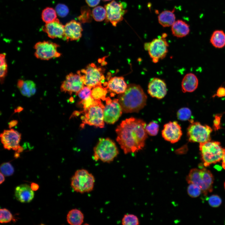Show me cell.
I'll use <instances>...</instances> for the list:
<instances>
[{"mask_svg": "<svg viewBox=\"0 0 225 225\" xmlns=\"http://www.w3.org/2000/svg\"><path fill=\"white\" fill-rule=\"evenodd\" d=\"M146 125L143 120L131 117L118 126L116 140L125 154L137 152L144 147L148 137Z\"/></svg>", "mask_w": 225, "mask_h": 225, "instance_id": "cell-1", "label": "cell"}, {"mask_svg": "<svg viewBox=\"0 0 225 225\" xmlns=\"http://www.w3.org/2000/svg\"><path fill=\"white\" fill-rule=\"evenodd\" d=\"M0 184H1L2 183L5 181V178L4 176V175L2 174L1 172H0Z\"/></svg>", "mask_w": 225, "mask_h": 225, "instance_id": "cell-47", "label": "cell"}, {"mask_svg": "<svg viewBox=\"0 0 225 225\" xmlns=\"http://www.w3.org/2000/svg\"><path fill=\"white\" fill-rule=\"evenodd\" d=\"M191 116V112L187 108H183L179 109L177 113L178 118L181 121L188 120Z\"/></svg>", "mask_w": 225, "mask_h": 225, "instance_id": "cell-37", "label": "cell"}, {"mask_svg": "<svg viewBox=\"0 0 225 225\" xmlns=\"http://www.w3.org/2000/svg\"><path fill=\"white\" fill-rule=\"evenodd\" d=\"M128 86L123 77L115 76L110 78L105 87L113 92L120 94L126 91Z\"/></svg>", "mask_w": 225, "mask_h": 225, "instance_id": "cell-21", "label": "cell"}, {"mask_svg": "<svg viewBox=\"0 0 225 225\" xmlns=\"http://www.w3.org/2000/svg\"><path fill=\"white\" fill-rule=\"evenodd\" d=\"M21 136L20 133L13 129L4 130L1 133L0 137L4 148L17 151L21 146L19 143Z\"/></svg>", "mask_w": 225, "mask_h": 225, "instance_id": "cell-15", "label": "cell"}, {"mask_svg": "<svg viewBox=\"0 0 225 225\" xmlns=\"http://www.w3.org/2000/svg\"><path fill=\"white\" fill-rule=\"evenodd\" d=\"M122 223L123 225H138L139 222L138 218L135 215L127 214L123 216Z\"/></svg>", "mask_w": 225, "mask_h": 225, "instance_id": "cell-33", "label": "cell"}, {"mask_svg": "<svg viewBox=\"0 0 225 225\" xmlns=\"http://www.w3.org/2000/svg\"><path fill=\"white\" fill-rule=\"evenodd\" d=\"M148 92L153 98L162 99L167 93L166 84L163 80L158 78H154L149 83Z\"/></svg>", "mask_w": 225, "mask_h": 225, "instance_id": "cell-17", "label": "cell"}, {"mask_svg": "<svg viewBox=\"0 0 225 225\" xmlns=\"http://www.w3.org/2000/svg\"><path fill=\"white\" fill-rule=\"evenodd\" d=\"M59 47L58 44L50 41L38 42L34 46V55L38 59L44 60L59 58L61 55L58 51Z\"/></svg>", "mask_w": 225, "mask_h": 225, "instance_id": "cell-11", "label": "cell"}, {"mask_svg": "<svg viewBox=\"0 0 225 225\" xmlns=\"http://www.w3.org/2000/svg\"><path fill=\"white\" fill-rule=\"evenodd\" d=\"M159 126L155 121L150 122L145 127V129L148 134L152 136L156 135L159 131Z\"/></svg>", "mask_w": 225, "mask_h": 225, "instance_id": "cell-35", "label": "cell"}, {"mask_svg": "<svg viewBox=\"0 0 225 225\" xmlns=\"http://www.w3.org/2000/svg\"><path fill=\"white\" fill-rule=\"evenodd\" d=\"M15 195L16 199L23 203L30 202L33 198L34 193L29 186L22 184L17 186L15 191Z\"/></svg>", "mask_w": 225, "mask_h": 225, "instance_id": "cell-20", "label": "cell"}, {"mask_svg": "<svg viewBox=\"0 0 225 225\" xmlns=\"http://www.w3.org/2000/svg\"><path fill=\"white\" fill-rule=\"evenodd\" d=\"M199 148L204 165L206 167L222 160L225 151L220 143L216 141L200 143Z\"/></svg>", "mask_w": 225, "mask_h": 225, "instance_id": "cell-5", "label": "cell"}, {"mask_svg": "<svg viewBox=\"0 0 225 225\" xmlns=\"http://www.w3.org/2000/svg\"><path fill=\"white\" fill-rule=\"evenodd\" d=\"M84 84L80 74L72 72L67 75L62 82L60 89L61 92H67L70 95L78 92L84 86Z\"/></svg>", "mask_w": 225, "mask_h": 225, "instance_id": "cell-14", "label": "cell"}, {"mask_svg": "<svg viewBox=\"0 0 225 225\" xmlns=\"http://www.w3.org/2000/svg\"><path fill=\"white\" fill-rule=\"evenodd\" d=\"M190 30L189 25L181 20L175 21L171 27L172 35L178 38L186 36L189 33Z\"/></svg>", "mask_w": 225, "mask_h": 225, "instance_id": "cell-24", "label": "cell"}, {"mask_svg": "<svg viewBox=\"0 0 225 225\" xmlns=\"http://www.w3.org/2000/svg\"><path fill=\"white\" fill-rule=\"evenodd\" d=\"M92 88L89 86H84L77 94L82 100L87 99L91 96Z\"/></svg>", "mask_w": 225, "mask_h": 225, "instance_id": "cell-40", "label": "cell"}, {"mask_svg": "<svg viewBox=\"0 0 225 225\" xmlns=\"http://www.w3.org/2000/svg\"><path fill=\"white\" fill-rule=\"evenodd\" d=\"M210 42L215 48H221L225 46V33L221 30H216L212 33Z\"/></svg>", "mask_w": 225, "mask_h": 225, "instance_id": "cell-27", "label": "cell"}, {"mask_svg": "<svg viewBox=\"0 0 225 225\" xmlns=\"http://www.w3.org/2000/svg\"><path fill=\"white\" fill-rule=\"evenodd\" d=\"M118 99L123 112H137L146 105L147 96L140 86L132 83L123 93L119 94Z\"/></svg>", "mask_w": 225, "mask_h": 225, "instance_id": "cell-2", "label": "cell"}, {"mask_svg": "<svg viewBox=\"0 0 225 225\" xmlns=\"http://www.w3.org/2000/svg\"><path fill=\"white\" fill-rule=\"evenodd\" d=\"M83 29L80 22L72 20L64 25V40L78 41L81 37Z\"/></svg>", "mask_w": 225, "mask_h": 225, "instance_id": "cell-18", "label": "cell"}, {"mask_svg": "<svg viewBox=\"0 0 225 225\" xmlns=\"http://www.w3.org/2000/svg\"><path fill=\"white\" fill-rule=\"evenodd\" d=\"M222 167L225 169V151L223 154V155L222 159Z\"/></svg>", "mask_w": 225, "mask_h": 225, "instance_id": "cell-46", "label": "cell"}, {"mask_svg": "<svg viewBox=\"0 0 225 225\" xmlns=\"http://www.w3.org/2000/svg\"><path fill=\"white\" fill-rule=\"evenodd\" d=\"M216 95L218 97H222L225 96V88L221 87L217 90Z\"/></svg>", "mask_w": 225, "mask_h": 225, "instance_id": "cell-43", "label": "cell"}, {"mask_svg": "<svg viewBox=\"0 0 225 225\" xmlns=\"http://www.w3.org/2000/svg\"><path fill=\"white\" fill-rule=\"evenodd\" d=\"M95 179L93 175L84 169L77 170L71 178V185L73 190L81 193L92 191Z\"/></svg>", "mask_w": 225, "mask_h": 225, "instance_id": "cell-6", "label": "cell"}, {"mask_svg": "<svg viewBox=\"0 0 225 225\" xmlns=\"http://www.w3.org/2000/svg\"><path fill=\"white\" fill-rule=\"evenodd\" d=\"M105 106L101 100H95L93 103L87 108L84 109L82 112L84 114L81 119L83 127L85 124L103 128L104 126L103 111Z\"/></svg>", "mask_w": 225, "mask_h": 225, "instance_id": "cell-4", "label": "cell"}, {"mask_svg": "<svg viewBox=\"0 0 225 225\" xmlns=\"http://www.w3.org/2000/svg\"><path fill=\"white\" fill-rule=\"evenodd\" d=\"M18 122L16 120H13L11 121L9 123V127L10 128H11L14 127L18 124Z\"/></svg>", "mask_w": 225, "mask_h": 225, "instance_id": "cell-45", "label": "cell"}, {"mask_svg": "<svg viewBox=\"0 0 225 225\" xmlns=\"http://www.w3.org/2000/svg\"><path fill=\"white\" fill-rule=\"evenodd\" d=\"M108 89L102 85L96 86L92 90L91 96L95 100H105Z\"/></svg>", "mask_w": 225, "mask_h": 225, "instance_id": "cell-30", "label": "cell"}, {"mask_svg": "<svg viewBox=\"0 0 225 225\" xmlns=\"http://www.w3.org/2000/svg\"><path fill=\"white\" fill-rule=\"evenodd\" d=\"M6 55L5 53H2L0 55V78L1 83L3 82L8 72V65L6 62Z\"/></svg>", "mask_w": 225, "mask_h": 225, "instance_id": "cell-32", "label": "cell"}, {"mask_svg": "<svg viewBox=\"0 0 225 225\" xmlns=\"http://www.w3.org/2000/svg\"><path fill=\"white\" fill-rule=\"evenodd\" d=\"M212 128L208 125H203L198 122H191L187 129V136L192 142H205L210 141Z\"/></svg>", "mask_w": 225, "mask_h": 225, "instance_id": "cell-10", "label": "cell"}, {"mask_svg": "<svg viewBox=\"0 0 225 225\" xmlns=\"http://www.w3.org/2000/svg\"><path fill=\"white\" fill-rule=\"evenodd\" d=\"M0 222L1 223H8L13 219V216L11 212L6 208L0 210Z\"/></svg>", "mask_w": 225, "mask_h": 225, "instance_id": "cell-36", "label": "cell"}, {"mask_svg": "<svg viewBox=\"0 0 225 225\" xmlns=\"http://www.w3.org/2000/svg\"><path fill=\"white\" fill-rule=\"evenodd\" d=\"M19 156V153L16 152L14 154V157L15 158H18Z\"/></svg>", "mask_w": 225, "mask_h": 225, "instance_id": "cell-49", "label": "cell"}, {"mask_svg": "<svg viewBox=\"0 0 225 225\" xmlns=\"http://www.w3.org/2000/svg\"><path fill=\"white\" fill-rule=\"evenodd\" d=\"M30 187L32 189L33 191H37L39 188L38 184L34 182L32 183Z\"/></svg>", "mask_w": 225, "mask_h": 225, "instance_id": "cell-44", "label": "cell"}, {"mask_svg": "<svg viewBox=\"0 0 225 225\" xmlns=\"http://www.w3.org/2000/svg\"><path fill=\"white\" fill-rule=\"evenodd\" d=\"M88 6L93 7L97 5L100 2V0H85Z\"/></svg>", "mask_w": 225, "mask_h": 225, "instance_id": "cell-42", "label": "cell"}, {"mask_svg": "<svg viewBox=\"0 0 225 225\" xmlns=\"http://www.w3.org/2000/svg\"><path fill=\"white\" fill-rule=\"evenodd\" d=\"M188 183L198 186L205 195L212 190L214 178L210 171L205 168H194L191 169L186 178Z\"/></svg>", "mask_w": 225, "mask_h": 225, "instance_id": "cell-3", "label": "cell"}, {"mask_svg": "<svg viewBox=\"0 0 225 225\" xmlns=\"http://www.w3.org/2000/svg\"><path fill=\"white\" fill-rule=\"evenodd\" d=\"M127 4L124 2H118L114 0L105 6L106 11V22H110L114 27L122 21L127 11L125 9Z\"/></svg>", "mask_w": 225, "mask_h": 225, "instance_id": "cell-12", "label": "cell"}, {"mask_svg": "<svg viewBox=\"0 0 225 225\" xmlns=\"http://www.w3.org/2000/svg\"><path fill=\"white\" fill-rule=\"evenodd\" d=\"M167 36V34L164 33L161 36L144 44V48L148 51L154 63H157L159 60L163 59L168 52L169 44L165 38Z\"/></svg>", "mask_w": 225, "mask_h": 225, "instance_id": "cell-8", "label": "cell"}, {"mask_svg": "<svg viewBox=\"0 0 225 225\" xmlns=\"http://www.w3.org/2000/svg\"><path fill=\"white\" fill-rule=\"evenodd\" d=\"M102 69L97 67L94 63L88 64L85 68L78 71L84 84L93 88L96 86L102 85L105 81Z\"/></svg>", "mask_w": 225, "mask_h": 225, "instance_id": "cell-9", "label": "cell"}, {"mask_svg": "<svg viewBox=\"0 0 225 225\" xmlns=\"http://www.w3.org/2000/svg\"><path fill=\"white\" fill-rule=\"evenodd\" d=\"M57 13L56 10L51 7H47L42 11L41 18L44 22L48 23L55 21L57 18Z\"/></svg>", "mask_w": 225, "mask_h": 225, "instance_id": "cell-28", "label": "cell"}, {"mask_svg": "<svg viewBox=\"0 0 225 225\" xmlns=\"http://www.w3.org/2000/svg\"><path fill=\"white\" fill-rule=\"evenodd\" d=\"M23 109L22 107H18L15 110L14 112H19L22 111Z\"/></svg>", "mask_w": 225, "mask_h": 225, "instance_id": "cell-48", "label": "cell"}, {"mask_svg": "<svg viewBox=\"0 0 225 225\" xmlns=\"http://www.w3.org/2000/svg\"><path fill=\"white\" fill-rule=\"evenodd\" d=\"M42 30L51 38L64 39V25L57 18L52 22L46 23L42 28Z\"/></svg>", "mask_w": 225, "mask_h": 225, "instance_id": "cell-19", "label": "cell"}, {"mask_svg": "<svg viewBox=\"0 0 225 225\" xmlns=\"http://www.w3.org/2000/svg\"><path fill=\"white\" fill-rule=\"evenodd\" d=\"M84 216L79 210L75 208L70 210L67 216L68 222L71 225H81L83 222Z\"/></svg>", "mask_w": 225, "mask_h": 225, "instance_id": "cell-26", "label": "cell"}, {"mask_svg": "<svg viewBox=\"0 0 225 225\" xmlns=\"http://www.w3.org/2000/svg\"><path fill=\"white\" fill-rule=\"evenodd\" d=\"M175 9L172 11L165 10L161 12L158 17L159 23L164 27L172 26L175 21L176 17L174 13Z\"/></svg>", "mask_w": 225, "mask_h": 225, "instance_id": "cell-25", "label": "cell"}, {"mask_svg": "<svg viewBox=\"0 0 225 225\" xmlns=\"http://www.w3.org/2000/svg\"><path fill=\"white\" fill-rule=\"evenodd\" d=\"M103 0V1H110V0Z\"/></svg>", "mask_w": 225, "mask_h": 225, "instance_id": "cell-50", "label": "cell"}, {"mask_svg": "<svg viewBox=\"0 0 225 225\" xmlns=\"http://www.w3.org/2000/svg\"><path fill=\"white\" fill-rule=\"evenodd\" d=\"M198 80L196 76L192 73H187L183 77L181 83L183 92H192L197 88Z\"/></svg>", "mask_w": 225, "mask_h": 225, "instance_id": "cell-22", "label": "cell"}, {"mask_svg": "<svg viewBox=\"0 0 225 225\" xmlns=\"http://www.w3.org/2000/svg\"><path fill=\"white\" fill-rule=\"evenodd\" d=\"M208 201L209 204L212 207L217 208L219 207L222 203V200L217 195H213L208 198Z\"/></svg>", "mask_w": 225, "mask_h": 225, "instance_id": "cell-41", "label": "cell"}, {"mask_svg": "<svg viewBox=\"0 0 225 225\" xmlns=\"http://www.w3.org/2000/svg\"><path fill=\"white\" fill-rule=\"evenodd\" d=\"M188 194L192 198H196L199 196L202 192L200 188L198 185L193 183L189 184L188 187Z\"/></svg>", "mask_w": 225, "mask_h": 225, "instance_id": "cell-34", "label": "cell"}, {"mask_svg": "<svg viewBox=\"0 0 225 225\" xmlns=\"http://www.w3.org/2000/svg\"><path fill=\"white\" fill-rule=\"evenodd\" d=\"M106 104L103 111L104 120L108 124H113L121 115L122 110L118 99H111L106 98Z\"/></svg>", "mask_w": 225, "mask_h": 225, "instance_id": "cell-13", "label": "cell"}, {"mask_svg": "<svg viewBox=\"0 0 225 225\" xmlns=\"http://www.w3.org/2000/svg\"><path fill=\"white\" fill-rule=\"evenodd\" d=\"M55 10L58 15L62 18L66 17L68 14L69 10L68 7L65 5L59 3L56 7Z\"/></svg>", "mask_w": 225, "mask_h": 225, "instance_id": "cell-39", "label": "cell"}, {"mask_svg": "<svg viewBox=\"0 0 225 225\" xmlns=\"http://www.w3.org/2000/svg\"><path fill=\"white\" fill-rule=\"evenodd\" d=\"M92 17L96 21L101 22L106 19V11L105 8L98 6L94 8L92 11Z\"/></svg>", "mask_w": 225, "mask_h": 225, "instance_id": "cell-31", "label": "cell"}, {"mask_svg": "<svg viewBox=\"0 0 225 225\" xmlns=\"http://www.w3.org/2000/svg\"><path fill=\"white\" fill-rule=\"evenodd\" d=\"M224 188H225V182L224 183Z\"/></svg>", "mask_w": 225, "mask_h": 225, "instance_id": "cell-51", "label": "cell"}, {"mask_svg": "<svg viewBox=\"0 0 225 225\" xmlns=\"http://www.w3.org/2000/svg\"><path fill=\"white\" fill-rule=\"evenodd\" d=\"M17 86L21 94L27 97H30L34 95L36 92L35 83L31 80H18Z\"/></svg>", "mask_w": 225, "mask_h": 225, "instance_id": "cell-23", "label": "cell"}, {"mask_svg": "<svg viewBox=\"0 0 225 225\" xmlns=\"http://www.w3.org/2000/svg\"><path fill=\"white\" fill-rule=\"evenodd\" d=\"M81 14L77 17L80 22L84 23L91 22L92 20V13L90 8L87 6L82 7L80 9Z\"/></svg>", "mask_w": 225, "mask_h": 225, "instance_id": "cell-29", "label": "cell"}, {"mask_svg": "<svg viewBox=\"0 0 225 225\" xmlns=\"http://www.w3.org/2000/svg\"><path fill=\"white\" fill-rule=\"evenodd\" d=\"M162 135L165 140L172 143H176L182 136L181 127L176 121L170 122L164 125Z\"/></svg>", "mask_w": 225, "mask_h": 225, "instance_id": "cell-16", "label": "cell"}, {"mask_svg": "<svg viewBox=\"0 0 225 225\" xmlns=\"http://www.w3.org/2000/svg\"><path fill=\"white\" fill-rule=\"evenodd\" d=\"M1 172L4 175L9 176L12 175L14 169L12 165L9 162L2 163L0 166Z\"/></svg>", "mask_w": 225, "mask_h": 225, "instance_id": "cell-38", "label": "cell"}, {"mask_svg": "<svg viewBox=\"0 0 225 225\" xmlns=\"http://www.w3.org/2000/svg\"><path fill=\"white\" fill-rule=\"evenodd\" d=\"M119 152L114 142L109 138L100 139L94 148L93 158L109 163L114 160Z\"/></svg>", "mask_w": 225, "mask_h": 225, "instance_id": "cell-7", "label": "cell"}]
</instances>
